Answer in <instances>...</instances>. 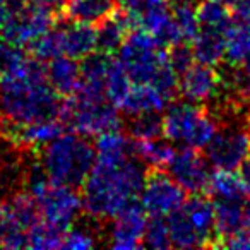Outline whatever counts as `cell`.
I'll return each instance as SVG.
<instances>
[{
	"label": "cell",
	"mask_w": 250,
	"mask_h": 250,
	"mask_svg": "<svg viewBox=\"0 0 250 250\" xmlns=\"http://www.w3.org/2000/svg\"><path fill=\"white\" fill-rule=\"evenodd\" d=\"M149 84L158 91V93H161L165 98H167L168 103H170L171 100H175V98H178V76L170 67L168 60L158 67V70L154 72V76Z\"/></svg>",
	"instance_id": "34"
},
{
	"label": "cell",
	"mask_w": 250,
	"mask_h": 250,
	"mask_svg": "<svg viewBox=\"0 0 250 250\" xmlns=\"http://www.w3.org/2000/svg\"><path fill=\"white\" fill-rule=\"evenodd\" d=\"M180 209L187 216L194 231L197 233L201 249L202 247L218 249L219 236L216 231L214 204H212L211 197L208 194H190V197H185Z\"/></svg>",
	"instance_id": "14"
},
{
	"label": "cell",
	"mask_w": 250,
	"mask_h": 250,
	"mask_svg": "<svg viewBox=\"0 0 250 250\" xmlns=\"http://www.w3.org/2000/svg\"><path fill=\"white\" fill-rule=\"evenodd\" d=\"M96 160L106 163H120L136 154V141L122 129L108 130L96 136Z\"/></svg>",
	"instance_id": "18"
},
{
	"label": "cell",
	"mask_w": 250,
	"mask_h": 250,
	"mask_svg": "<svg viewBox=\"0 0 250 250\" xmlns=\"http://www.w3.org/2000/svg\"><path fill=\"white\" fill-rule=\"evenodd\" d=\"M134 28H137V24L132 12L117 5V9L110 16H106L98 24H94V29H96V50L108 53V55L117 53L122 43L127 38V35Z\"/></svg>",
	"instance_id": "16"
},
{
	"label": "cell",
	"mask_w": 250,
	"mask_h": 250,
	"mask_svg": "<svg viewBox=\"0 0 250 250\" xmlns=\"http://www.w3.org/2000/svg\"><path fill=\"white\" fill-rule=\"evenodd\" d=\"M167 60L178 77L195 62L190 42H178L167 48Z\"/></svg>",
	"instance_id": "35"
},
{
	"label": "cell",
	"mask_w": 250,
	"mask_h": 250,
	"mask_svg": "<svg viewBox=\"0 0 250 250\" xmlns=\"http://www.w3.org/2000/svg\"><path fill=\"white\" fill-rule=\"evenodd\" d=\"M55 29L62 55L81 60L96 50V29L93 24L72 21L65 16H60L55 22Z\"/></svg>",
	"instance_id": "15"
},
{
	"label": "cell",
	"mask_w": 250,
	"mask_h": 250,
	"mask_svg": "<svg viewBox=\"0 0 250 250\" xmlns=\"http://www.w3.org/2000/svg\"><path fill=\"white\" fill-rule=\"evenodd\" d=\"M36 153L50 180L79 192L96 163L94 141L74 130L62 132Z\"/></svg>",
	"instance_id": "3"
},
{
	"label": "cell",
	"mask_w": 250,
	"mask_h": 250,
	"mask_svg": "<svg viewBox=\"0 0 250 250\" xmlns=\"http://www.w3.org/2000/svg\"><path fill=\"white\" fill-rule=\"evenodd\" d=\"M245 201H238V199H231V201H212V204H214L216 231H218L219 236V247H223L225 240L231 238L233 235H236L243 228Z\"/></svg>",
	"instance_id": "19"
},
{
	"label": "cell",
	"mask_w": 250,
	"mask_h": 250,
	"mask_svg": "<svg viewBox=\"0 0 250 250\" xmlns=\"http://www.w3.org/2000/svg\"><path fill=\"white\" fill-rule=\"evenodd\" d=\"M117 0H67L63 16L72 21L98 24L117 9Z\"/></svg>",
	"instance_id": "22"
},
{
	"label": "cell",
	"mask_w": 250,
	"mask_h": 250,
	"mask_svg": "<svg viewBox=\"0 0 250 250\" xmlns=\"http://www.w3.org/2000/svg\"><path fill=\"white\" fill-rule=\"evenodd\" d=\"M171 249L167 216H149L143 235V249Z\"/></svg>",
	"instance_id": "33"
},
{
	"label": "cell",
	"mask_w": 250,
	"mask_h": 250,
	"mask_svg": "<svg viewBox=\"0 0 250 250\" xmlns=\"http://www.w3.org/2000/svg\"><path fill=\"white\" fill-rule=\"evenodd\" d=\"M147 212L141 201H134L110 219V226H104L106 245L117 250L143 249V235L146 228Z\"/></svg>",
	"instance_id": "12"
},
{
	"label": "cell",
	"mask_w": 250,
	"mask_h": 250,
	"mask_svg": "<svg viewBox=\"0 0 250 250\" xmlns=\"http://www.w3.org/2000/svg\"><path fill=\"white\" fill-rule=\"evenodd\" d=\"M167 221H168V229H170L171 247H178V249H194V247H201L197 233L194 231L192 225L188 223L187 216L184 214V211H182L180 208L171 212V214H168Z\"/></svg>",
	"instance_id": "30"
},
{
	"label": "cell",
	"mask_w": 250,
	"mask_h": 250,
	"mask_svg": "<svg viewBox=\"0 0 250 250\" xmlns=\"http://www.w3.org/2000/svg\"><path fill=\"white\" fill-rule=\"evenodd\" d=\"M118 62L134 84H149L154 72L167 62V48L160 46L151 33L134 28L118 48Z\"/></svg>",
	"instance_id": "7"
},
{
	"label": "cell",
	"mask_w": 250,
	"mask_h": 250,
	"mask_svg": "<svg viewBox=\"0 0 250 250\" xmlns=\"http://www.w3.org/2000/svg\"><path fill=\"white\" fill-rule=\"evenodd\" d=\"M211 168L209 161L204 154L199 153V149L180 147L175 151L165 170L187 194H206L212 175Z\"/></svg>",
	"instance_id": "11"
},
{
	"label": "cell",
	"mask_w": 250,
	"mask_h": 250,
	"mask_svg": "<svg viewBox=\"0 0 250 250\" xmlns=\"http://www.w3.org/2000/svg\"><path fill=\"white\" fill-rule=\"evenodd\" d=\"M187 192L165 168H147L141 190V204L149 216H168L184 204Z\"/></svg>",
	"instance_id": "9"
},
{
	"label": "cell",
	"mask_w": 250,
	"mask_h": 250,
	"mask_svg": "<svg viewBox=\"0 0 250 250\" xmlns=\"http://www.w3.org/2000/svg\"><path fill=\"white\" fill-rule=\"evenodd\" d=\"M63 98L46 79V62L29 53L24 65L9 77H0V120L16 125L59 120Z\"/></svg>",
	"instance_id": "1"
},
{
	"label": "cell",
	"mask_w": 250,
	"mask_h": 250,
	"mask_svg": "<svg viewBox=\"0 0 250 250\" xmlns=\"http://www.w3.org/2000/svg\"><path fill=\"white\" fill-rule=\"evenodd\" d=\"M0 247L11 250L28 247V229L16 219L4 201H0Z\"/></svg>",
	"instance_id": "28"
},
{
	"label": "cell",
	"mask_w": 250,
	"mask_h": 250,
	"mask_svg": "<svg viewBox=\"0 0 250 250\" xmlns=\"http://www.w3.org/2000/svg\"><path fill=\"white\" fill-rule=\"evenodd\" d=\"M59 16L43 11L26 0H7V18L0 26V36L19 46H28L55 26Z\"/></svg>",
	"instance_id": "8"
},
{
	"label": "cell",
	"mask_w": 250,
	"mask_h": 250,
	"mask_svg": "<svg viewBox=\"0 0 250 250\" xmlns=\"http://www.w3.org/2000/svg\"><path fill=\"white\" fill-rule=\"evenodd\" d=\"M238 170H240L238 177L242 178V182L247 185V188L250 190V154L242 161V165L238 167Z\"/></svg>",
	"instance_id": "38"
},
{
	"label": "cell",
	"mask_w": 250,
	"mask_h": 250,
	"mask_svg": "<svg viewBox=\"0 0 250 250\" xmlns=\"http://www.w3.org/2000/svg\"><path fill=\"white\" fill-rule=\"evenodd\" d=\"M168 100L161 93H158L151 84H136L130 87L129 94L125 96L118 110L122 115H136L144 111H161L167 108Z\"/></svg>",
	"instance_id": "20"
},
{
	"label": "cell",
	"mask_w": 250,
	"mask_h": 250,
	"mask_svg": "<svg viewBox=\"0 0 250 250\" xmlns=\"http://www.w3.org/2000/svg\"><path fill=\"white\" fill-rule=\"evenodd\" d=\"M206 194L212 201H231V199L245 201L249 197L250 190L242 182V178L233 173V171L216 170L212 171L211 180H209V185L206 188Z\"/></svg>",
	"instance_id": "23"
},
{
	"label": "cell",
	"mask_w": 250,
	"mask_h": 250,
	"mask_svg": "<svg viewBox=\"0 0 250 250\" xmlns=\"http://www.w3.org/2000/svg\"><path fill=\"white\" fill-rule=\"evenodd\" d=\"M147 167L137 154L120 163H94L81 188L83 212L98 221H110L124 208L139 201Z\"/></svg>",
	"instance_id": "2"
},
{
	"label": "cell",
	"mask_w": 250,
	"mask_h": 250,
	"mask_svg": "<svg viewBox=\"0 0 250 250\" xmlns=\"http://www.w3.org/2000/svg\"><path fill=\"white\" fill-rule=\"evenodd\" d=\"M65 233H67L65 229H62L60 226L40 218L38 221L31 226V229H29V233H28V247L36 249V250L60 249L63 243Z\"/></svg>",
	"instance_id": "29"
},
{
	"label": "cell",
	"mask_w": 250,
	"mask_h": 250,
	"mask_svg": "<svg viewBox=\"0 0 250 250\" xmlns=\"http://www.w3.org/2000/svg\"><path fill=\"white\" fill-rule=\"evenodd\" d=\"M130 87H132V81L127 76L124 65L113 59L110 69H108L106 81H104V96H106V100H110L115 106H120L125 96L129 94Z\"/></svg>",
	"instance_id": "31"
},
{
	"label": "cell",
	"mask_w": 250,
	"mask_h": 250,
	"mask_svg": "<svg viewBox=\"0 0 250 250\" xmlns=\"http://www.w3.org/2000/svg\"><path fill=\"white\" fill-rule=\"evenodd\" d=\"M144 2H146V0H117V4L120 5V7L127 9V11H132V12L137 11Z\"/></svg>",
	"instance_id": "39"
},
{
	"label": "cell",
	"mask_w": 250,
	"mask_h": 250,
	"mask_svg": "<svg viewBox=\"0 0 250 250\" xmlns=\"http://www.w3.org/2000/svg\"><path fill=\"white\" fill-rule=\"evenodd\" d=\"M219 89L218 70L206 63L194 62L178 77V96L195 104H208Z\"/></svg>",
	"instance_id": "13"
},
{
	"label": "cell",
	"mask_w": 250,
	"mask_h": 250,
	"mask_svg": "<svg viewBox=\"0 0 250 250\" xmlns=\"http://www.w3.org/2000/svg\"><path fill=\"white\" fill-rule=\"evenodd\" d=\"M132 14L137 28L153 35L171 18V4L170 0H146Z\"/></svg>",
	"instance_id": "27"
},
{
	"label": "cell",
	"mask_w": 250,
	"mask_h": 250,
	"mask_svg": "<svg viewBox=\"0 0 250 250\" xmlns=\"http://www.w3.org/2000/svg\"><path fill=\"white\" fill-rule=\"evenodd\" d=\"M33 197L36 199L42 218L60 226L65 231L83 212V201H81L79 190L55 184L52 180L43 185L36 194H33Z\"/></svg>",
	"instance_id": "10"
},
{
	"label": "cell",
	"mask_w": 250,
	"mask_h": 250,
	"mask_svg": "<svg viewBox=\"0 0 250 250\" xmlns=\"http://www.w3.org/2000/svg\"><path fill=\"white\" fill-rule=\"evenodd\" d=\"M250 154V118L240 117L219 122L204 146V156L216 170L235 171Z\"/></svg>",
	"instance_id": "6"
},
{
	"label": "cell",
	"mask_w": 250,
	"mask_h": 250,
	"mask_svg": "<svg viewBox=\"0 0 250 250\" xmlns=\"http://www.w3.org/2000/svg\"><path fill=\"white\" fill-rule=\"evenodd\" d=\"M216 127L214 118L202 104L175 98L163 110V136L180 147L204 149Z\"/></svg>",
	"instance_id": "4"
},
{
	"label": "cell",
	"mask_w": 250,
	"mask_h": 250,
	"mask_svg": "<svg viewBox=\"0 0 250 250\" xmlns=\"http://www.w3.org/2000/svg\"><path fill=\"white\" fill-rule=\"evenodd\" d=\"M199 28L216 29L226 33L233 22V12L225 0H201L195 5Z\"/></svg>",
	"instance_id": "25"
},
{
	"label": "cell",
	"mask_w": 250,
	"mask_h": 250,
	"mask_svg": "<svg viewBox=\"0 0 250 250\" xmlns=\"http://www.w3.org/2000/svg\"><path fill=\"white\" fill-rule=\"evenodd\" d=\"M190 45L195 62L216 67L225 60V33L223 31L199 28Z\"/></svg>",
	"instance_id": "21"
},
{
	"label": "cell",
	"mask_w": 250,
	"mask_h": 250,
	"mask_svg": "<svg viewBox=\"0 0 250 250\" xmlns=\"http://www.w3.org/2000/svg\"><path fill=\"white\" fill-rule=\"evenodd\" d=\"M59 120L67 130L93 137L101 132L122 129L124 115L106 98H83L72 94L63 98Z\"/></svg>",
	"instance_id": "5"
},
{
	"label": "cell",
	"mask_w": 250,
	"mask_h": 250,
	"mask_svg": "<svg viewBox=\"0 0 250 250\" xmlns=\"http://www.w3.org/2000/svg\"><path fill=\"white\" fill-rule=\"evenodd\" d=\"M28 4L35 5L38 9H43V11H48L55 16H63V9L67 5V0H26Z\"/></svg>",
	"instance_id": "37"
},
{
	"label": "cell",
	"mask_w": 250,
	"mask_h": 250,
	"mask_svg": "<svg viewBox=\"0 0 250 250\" xmlns=\"http://www.w3.org/2000/svg\"><path fill=\"white\" fill-rule=\"evenodd\" d=\"M46 79L62 98L72 96L81 83V63L77 59L60 55L46 62Z\"/></svg>",
	"instance_id": "17"
},
{
	"label": "cell",
	"mask_w": 250,
	"mask_h": 250,
	"mask_svg": "<svg viewBox=\"0 0 250 250\" xmlns=\"http://www.w3.org/2000/svg\"><path fill=\"white\" fill-rule=\"evenodd\" d=\"M28 57L29 53L24 46H19L0 36V77L14 76L24 65Z\"/></svg>",
	"instance_id": "32"
},
{
	"label": "cell",
	"mask_w": 250,
	"mask_h": 250,
	"mask_svg": "<svg viewBox=\"0 0 250 250\" xmlns=\"http://www.w3.org/2000/svg\"><path fill=\"white\" fill-rule=\"evenodd\" d=\"M136 154L147 168H165L175 154V144L165 136L136 141Z\"/></svg>",
	"instance_id": "26"
},
{
	"label": "cell",
	"mask_w": 250,
	"mask_h": 250,
	"mask_svg": "<svg viewBox=\"0 0 250 250\" xmlns=\"http://www.w3.org/2000/svg\"><path fill=\"white\" fill-rule=\"evenodd\" d=\"M122 129L134 141L156 139L163 136V113L161 111H144V113L125 115Z\"/></svg>",
	"instance_id": "24"
},
{
	"label": "cell",
	"mask_w": 250,
	"mask_h": 250,
	"mask_svg": "<svg viewBox=\"0 0 250 250\" xmlns=\"http://www.w3.org/2000/svg\"><path fill=\"white\" fill-rule=\"evenodd\" d=\"M225 249H240L247 250L250 249V194L245 201V218H243V228L231 238L223 242Z\"/></svg>",
	"instance_id": "36"
}]
</instances>
